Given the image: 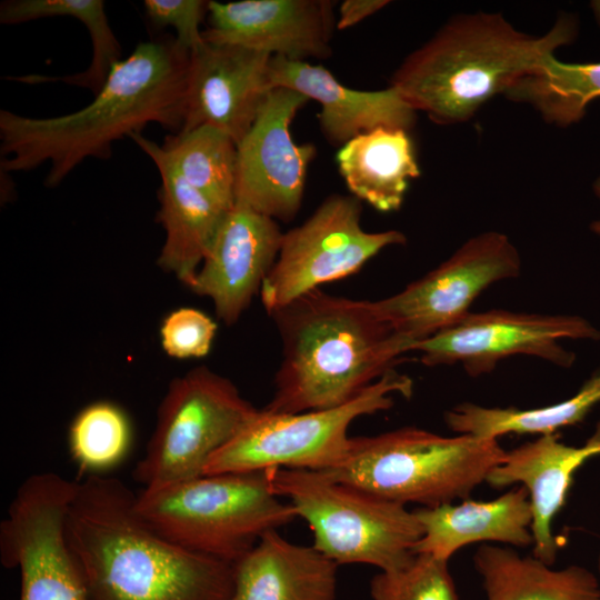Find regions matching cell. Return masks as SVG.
Listing matches in <instances>:
<instances>
[{
  "label": "cell",
  "instance_id": "28",
  "mask_svg": "<svg viewBox=\"0 0 600 600\" xmlns=\"http://www.w3.org/2000/svg\"><path fill=\"white\" fill-rule=\"evenodd\" d=\"M132 441L131 424L121 408L96 402L82 409L69 430V450L81 473L102 474L120 464Z\"/></svg>",
  "mask_w": 600,
  "mask_h": 600
},
{
  "label": "cell",
  "instance_id": "13",
  "mask_svg": "<svg viewBox=\"0 0 600 600\" xmlns=\"http://www.w3.org/2000/svg\"><path fill=\"white\" fill-rule=\"evenodd\" d=\"M308 101L291 89L268 92L253 124L237 144L236 203L276 221L289 222L297 216L317 149L312 143L294 142L291 123Z\"/></svg>",
  "mask_w": 600,
  "mask_h": 600
},
{
  "label": "cell",
  "instance_id": "10",
  "mask_svg": "<svg viewBox=\"0 0 600 600\" xmlns=\"http://www.w3.org/2000/svg\"><path fill=\"white\" fill-rule=\"evenodd\" d=\"M361 213L356 197L331 194L304 222L283 233L277 260L260 288L268 313L323 283L356 273L384 248L406 243L398 230L366 231Z\"/></svg>",
  "mask_w": 600,
  "mask_h": 600
},
{
  "label": "cell",
  "instance_id": "14",
  "mask_svg": "<svg viewBox=\"0 0 600 600\" xmlns=\"http://www.w3.org/2000/svg\"><path fill=\"white\" fill-rule=\"evenodd\" d=\"M208 20L206 41L298 61L329 58L337 30L329 0L209 1Z\"/></svg>",
  "mask_w": 600,
  "mask_h": 600
},
{
  "label": "cell",
  "instance_id": "27",
  "mask_svg": "<svg viewBox=\"0 0 600 600\" xmlns=\"http://www.w3.org/2000/svg\"><path fill=\"white\" fill-rule=\"evenodd\" d=\"M161 148L190 186L221 209L233 208L237 143L229 134L203 124L167 136Z\"/></svg>",
  "mask_w": 600,
  "mask_h": 600
},
{
  "label": "cell",
  "instance_id": "5",
  "mask_svg": "<svg viewBox=\"0 0 600 600\" xmlns=\"http://www.w3.org/2000/svg\"><path fill=\"white\" fill-rule=\"evenodd\" d=\"M504 456L498 439L403 427L351 437L346 458L322 472L389 501L432 508L468 499Z\"/></svg>",
  "mask_w": 600,
  "mask_h": 600
},
{
  "label": "cell",
  "instance_id": "2",
  "mask_svg": "<svg viewBox=\"0 0 600 600\" xmlns=\"http://www.w3.org/2000/svg\"><path fill=\"white\" fill-rule=\"evenodd\" d=\"M113 477L77 482L66 536L92 600H230L233 564L183 548L139 514Z\"/></svg>",
  "mask_w": 600,
  "mask_h": 600
},
{
  "label": "cell",
  "instance_id": "8",
  "mask_svg": "<svg viewBox=\"0 0 600 600\" xmlns=\"http://www.w3.org/2000/svg\"><path fill=\"white\" fill-rule=\"evenodd\" d=\"M410 377L392 369L339 407L298 413L259 409L252 420L207 463L203 474L253 472L273 468L326 471L347 456L350 424L384 411L393 397L410 398Z\"/></svg>",
  "mask_w": 600,
  "mask_h": 600
},
{
  "label": "cell",
  "instance_id": "23",
  "mask_svg": "<svg viewBox=\"0 0 600 600\" xmlns=\"http://www.w3.org/2000/svg\"><path fill=\"white\" fill-rule=\"evenodd\" d=\"M486 600H600L594 574L580 566L552 569L510 547L482 544L473 556Z\"/></svg>",
  "mask_w": 600,
  "mask_h": 600
},
{
  "label": "cell",
  "instance_id": "16",
  "mask_svg": "<svg viewBox=\"0 0 600 600\" xmlns=\"http://www.w3.org/2000/svg\"><path fill=\"white\" fill-rule=\"evenodd\" d=\"M282 236L276 220L234 203L190 289L210 298L217 316L233 324L260 292L277 260Z\"/></svg>",
  "mask_w": 600,
  "mask_h": 600
},
{
  "label": "cell",
  "instance_id": "21",
  "mask_svg": "<svg viewBox=\"0 0 600 600\" xmlns=\"http://www.w3.org/2000/svg\"><path fill=\"white\" fill-rule=\"evenodd\" d=\"M423 533L414 554L449 561L460 548L477 542H501L512 547L532 544V511L524 487L511 489L491 501L464 499L413 510Z\"/></svg>",
  "mask_w": 600,
  "mask_h": 600
},
{
  "label": "cell",
  "instance_id": "35",
  "mask_svg": "<svg viewBox=\"0 0 600 600\" xmlns=\"http://www.w3.org/2000/svg\"><path fill=\"white\" fill-rule=\"evenodd\" d=\"M599 571H600V554H599Z\"/></svg>",
  "mask_w": 600,
  "mask_h": 600
},
{
  "label": "cell",
  "instance_id": "20",
  "mask_svg": "<svg viewBox=\"0 0 600 600\" xmlns=\"http://www.w3.org/2000/svg\"><path fill=\"white\" fill-rule=\"evenodd\" d=\"M338 567L313 546L270 530L233 563L230 600H336Z\"/></svg>",
  "mask_w": 600,
  "mask_h": 600
},
{
  "label": "cell",
  "instance_id": "25",
  "mask_svg": "<svg viewBox=\"0 0 600 600\" xmlns=\"http://www.w3.org/2000/svg\"><path fill=\"white\" fill-rule=\"evenodd\" d=\"M71 17L87 28L92 42V58L88 68L79 73L61 77L29 74L12 77L26 83L61 81L90 89L97 94L111 69L123 58L121 46L113 33L102 0H7L0 6V22L17 24L47 17Z\"/></svg>",
  "mask_w": 600,
  "mask_h": 600
},
{
  "label": "cell",
  "instance_id": "3",
  "mask_svg": "<svg viewBox=\"0 0 600 600\" xmlns=\"http://www.w3.org/2000/svg\"><path fill=\"white\" fill-rule=\"evenodd\" d=\"M269 314L282 351L273 394L262 408L271 413L344 404L394 369L411 348L374 301L332 296L319 288Z\"/></svg>",
  "mask_w": 600,
  "mask_h": 600
},
{
  "label": "cell",
  "instance_id": "22",
  "mask_svg": "<svg viewBox=\"0 0 600 600\" xmlns=\"http://www.w3.org/2000/svg\"><path fill=\"white\" fill-rule=\"evenodd\" d=\"M336 160L353 197L381 212L399 210L410 180L420 176L412 139L403 129L361 133L341 146Z\"/></svg>",
  "mask_w": 600,
  "mask_h": 600
},
{
  "label": "cell",
  "instance_id": "24",
  "mask_svg": "<svg viewBox=\"0 0 600 600\" xmlns=\"http://www.w3.org/2000/svg\"><path fill=\"white\" fill-rule=\"evenodd\" d=\"M599 402L600 370L587 380L573 397L554 404L519 409L464 402L447 411L444 421L457 434L480 439H498L509 433L548 436L563 427L581 422Z\"/></svg>",
  "mask_w": 600,
  "mask_h": 600
},
{
  "label": "cell",
  "instance_id": "9",
  "mask_svg": "<svg viewBox=\"0 0 600 600\" xmlns=\"http://www.w3.org/2000/svg\"><path fill=\"white\" fill-rule=\"evenodd\" d=\"M258 411L228 378L206 367L176 378L159 407L134 479L143 489H154L203 476L209 460Z\"/></svg>",
  "mask_w": 600,
  "mask_h": 600
},
{
  "label": "cell",
  "instance_id": "18",
  "mask_svg": "<svg viewBox=\"0 0 600 600\" xmlns=\"http://www.w3.org/2000/svg\"><path fill=\"white\" fill-rule=\"evenodd\" d=\"M597 454H600V421L581 447L568 446L557 434H548L506 451L503 460L486 479L492 488L521 483L527 489L532 511V556L547 564L552 566L557 559L559 544L552 522L566 503L573 474Z\"/></svg>",
  "mask_w": 600,
  "mask_h": 600
},
{
  "label": "cell",
  "instance_id": "4",
  "mask_svg": "<svg viewBox=\"0 0 600 600\" xmlns=\"http://www.w3.org/2000/svg\"><path fill=\"white\" fill-rule=\"evenodd\" d=\"M576 30L568 16L534 37L517 30L500 13L460 14L402 61L390 86L434 123L464 122L573 40Z\"/></svg>",
  "mask_w": 600,
  "mask_h": 600
},
{
  "label": "cell",
  "instance_id": "33",
  "mask_svg": "<svg viewBox=\"0 0 600 600\" xmlns=\"http://www.w3.org/2000/svg\"><path fill=\"white\" fill-rule=\"evenodd\" d=\"M593 191L596 193V196L599 198L600 200V177L594 181L593 183ZM590 229L600 236V219L593 221L590 226Z\"/></svg>",
  "mask_w": 600,
  "mask_h": 600
},
{
  "label": "cell",
  "instance_id": "15",
  "mask_svg": "<svg viewBox=\"0 0 600 600\" xmlns=\"http://www.w3.org/2000/svg\"><path fill=\"white\" fill-rule=\"evenodd\" d=\"M270 59L264 52L204 40L190 52L180 132L209 124L224 131L238 144L270 91Z\"/></svg>",
  "mask_w": 600,
  "mask_h": 600
},
{
  "label": "cell",
  "instance_id": "11",
  "mask_svg": "<svg viewBox=\"0 0 600 600\" xmlns=\"http://www.w3.org/2000/svg\"><path fill=\"white\" fill-rule=\"evenodd\" d=\"M520 269L521 259L510 239L489 231L472 237L436 269L374 304L412 346L461 321L483 290L517 277Z\"/></svg>",
  "mask_w": 600,
  "mask_h": 600
},
{
  "label": "cell",
  "instance_id": "30",
  "mask_svg": "<svg viewBox=\"0 0 600 600\" xmlns=\"http://www.w3.org/2000/svg\"><path fill=\"white\" fill-rule=\"evenodd\" d=\"M216 331V322L202 311L180 308L164 319L161 343L171 357L200 358L210 351Z\"/></svg>",
  "mask_w": 600,
  "mask_h": 600
},
{
  "label": "cell",
  "instance_id": "12",
  "mask_svg": "<svg viewBox=\"0 0 600 600\" xmlns=\"http://www.w3.org/2000/svg\"><path fill=\"white\" fill-rule=\"evenodd\" d=\"M563 339H600V331L579 316L490 310L469 313L454 326L413 343L426 366L461 363L471 377L493 371L511 356L524 354L569 368L576 359Z\"/></svg>",
  "mask_w": 600,
  "mask_h": 600
},
{
  "label": "cell",
  "instance_id": "17",
  "mask_svg": "<svg viewBox=\"0 0 600 600\" xmlns=\"http://www.w3.org/2000/svg\"><path fill=\"white\" fill-rule=\"evenodd\" d=\"M268 83L270 90L291 89L319 102L321 131L334 146L377 128L410 131L417 120V111L393 87L377 91L350 89L324 67L308 61L271 57Z\"/></svg>",
  "mask_w": 600,
  "mask_h": 600
},
{
  "label": "cell",
  "instance_id": "32",
  "mask_svg": "<svg viewBox=\"0 0 600 600\" xmlns=\"http://www.w3.org/2000/svg\"><path fill=\"white\" fill-rule=\"evenodd\" d=\"M389 3L387 0H346L339 7L337 30L353 27Z\"/></svg>",
  "mask_w": 600,
  "mask_h": 600
},
{
  "label": "cell",
  "instance_id": "29",
  "mask_svg": "<svg viewBox=\"0 0 600 600\" xmlns=\"http://www.w3.org/2000/svg\"><path fill=\"white\" fill-rule=\"evenodd\" d=\"M370 596L372 600H459L448 561L424 553L399 570L377 573Z\"/></svg>",
  "mask_w": 600,
  "mask_h": 600
},
{
  "label": "cell",
  "instance_id": "34",
  "mask_svg": "<svg viewBox=\"0 0 600 600\" xmlns=\"http://www.w3.org/2000/svg\"><path fill=\"white\" fill-rule=\"evenodd\" d=\"M591 8L594 12V16L600 24V0L599 1H592L591 2Z\"/></svg>",
  "mask_w": 600,
  "mask_h": 600
},
{
  "label": "cell",
  "instance_id": "19",
  "mask_svg": "<svg viewBox=\"0 0 600 600\" xmlns=\"http://www.w3.org/2000/svg\"><path fill=\"white\" fill-rule=\"evenodd\" d=\"M129 138L152 160L161 178L158 220L166 239L158 264L190 288L228 211L190 186L161 144L141 133Z\"/></svg>",
  "mask_w": 600,
  "mask_h": 600
},
{
  "label": "cell",
  "instance_id": "6",
  "mask_svg": "<svg viewBox=\"0 0 600 600\" xmlns=\"http://www.w3.org/2000/svg\"><path fill=\"white\" fill-rule=\"evenodd\" d=\"M157 532L191 551L237 562L270 530L298 516L271 488L267 470L203 474L136 496Z\"/></svg>",
  "mask_w": 600,
  "mask_h": 600
},
{
  "label": "cell",
  "instance_id": "1",
  "mask_svg": "<svg viewBox=\"0 0 600 600\" xmlns=\"http://www.w3.org/2000/svg\"><path fill=\"white\" fill-rule=\"evenodd\" d=\"M189 64L190 51L176 38L143 41L76 112L32 118L1 110V171H28L49 161L44 182L56 187L83 160L110 158L116 141L141 133L151 122L180 132Z\"/></svg>",
  "mask_w": 600,
  "mask_h": 600
},
{
  "label": "cell",
  "instance_id": "7",
  "mask_svg": "<svg viewBox=\"0 0 600 600\" xmlns=\"http://www.w3.org/2000/svg\"><path fill=\"white\" fill-rule=\"evenodd\" d=\"M272 490L288 500L313 534L312 546L338 564L399 570L414 558L423 530L413 511L322 471L267 470Z\"/></svg>",
  "mask_w": 600,
  "mask_h": 600
},
{
  "label": "cell",
  "instance_id": "31",
  "mask_svg": "<svg viewBox=\"0 0 600 600\" xmlns=\"http://www.w3.org/2000/svg\"><path fill=\"white\" fill-rule=\"evenodd\" d=\"M209 1L203 0H144L148 20L157 28L172 27L177 42L193 51L204 42L200 24L208 14Z\"/></svg>",
  "mask_w": 600,
  "mask_h": 600
},
{
  "label": "cell",
  "instance_id": "26",
  "mask_svg": "<svg viewBox=\"0 0 600 600\" xmlns=\"http://www.w3.org/2000/svg\"><path fill=\"white\" fill-rule=\"evenodd\" d=\"M504 96L530 104L548 123L570 126L583 118L592 100L600 98V62L566 63L549 56Z\"/></svg>",
  "mask_w": 600,
  "mask_h": 600
}]
</instances>
